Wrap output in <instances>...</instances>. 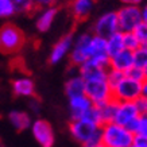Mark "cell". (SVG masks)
<instances>
[{"mask_svg":"<svg viewBox=\"0 0 147 147\" xmlns=\"http://www.w3.org/2000/svg\"><path fill=\"white\" fill-rule=\"evenodd\" d=\"M101 144L104 147H128L132 144L134 134L123 125L109 121L100 127Z\"/></svg>","mask_w":147,"mask_h":147,"instance_id":"obj_1","label":"cell"},{"mask_svg":"<svg viewBox=\"0 0 147 147\" xmlns=\"http://www.w3.org/2000/svg\"><path fill=\"white\" fill-rule=\"evenodd\" d=\"M26 36L13 23H5L0 27V51L4 54L18 53L24 46Z\"/></svg>","mask_w":147,"mask_h":147,"instance_id":"obj_2","label":"cell"},{"mask_svg":"<svg viewBox=\"0 0 147 147\" xmlns=\"http://www.w3.org/2000/svg\"><path fill=\"white\" fill-rule=\"evenodd\" d=\"M85 96L96 107H101L112 100V89L107 84L105 78L85 81Z\"/></svg>","mask_w":147,"mask_h":147,"instance_id":"obj_3","label":"cell"},{"mask_svg":"<svg viewBox=\"0 0 147 147\" xmlns=\"http://www.w3.org/2000/svg\"><path fill=\"white\" fill-rule=\"evenodd\" d=\"M142 85L143 82L124 76L112 89V98L116 101H135L142 96Z\"/></svg>","mask_w":147,"mask_h":147,"instance_id":"obj_4","label":"cell"},{"mask_svg":"<svg viewBox=\"0 0 147 147\" xmlns=\"http://www.w3.org/2000/svg\"><path fill=\"white\" fill-rule=\"evenodd\" d=\"M116 16L121 32L132 31L136 24L143 22L139 5H123L119 11H116Z\"/></svg>","mask_w":147,"mask_h":147,"instance_id":"obj_5","label":"cell"},{"mask_svg":"<svg viewBox=\"0 0 147 147\" xmlns=\"http://www.w3.org/2000/svg\"><path fill=\"white\" fill-rule=\"evenodd\" d=\"M90 36H92V34H89V32H82L73 40V46H71L70 53H69L71 65L78 67L89 58L88 49H89Z\"/></svg>","mask_w":147,"mask_h":147,"instance_id":"obj_6","label":"cell"},{"mask_svg":"<svg viewBox=\"0 0 147 147\" xmlns=\"http://www.w3.org/2000/svg\"><path fill=\"white\" fill-rule=\"evenodd\" d=\"M31 132L35 140L42 147H53L55 142L53 127L45 119H36L35 121H31Z\"/></svg>","mask_w":147,"mask_h":147,"instance_id":"obj_7","label":"cell"},{"mask_svg":"<svg viewBox=\"0 0 147 147\" xmlns=\"http://www.w3.org/2000/svg\"><path fill=\"white\" fill-rule=\"evenodd\" d=\"M89 58L90 61L97 63L100 66L108 69L109 67V55L107 53V42L105 38H101L98 35H92L89 42Z\"/></svg>","mask_w":147,"mask_h":147,"instance_id":"obj_8","label":"cell"},{"mask_svg":"<svg viewBox=\"0 0 147 147\" xmlns=\"http://www.w3.org/2000/svg\"><path fill=\"white\" fill-rule=\"evenodd\" d=\"M117 31H120V30H119V23H117L116 12H113V11L102 13L101 16H98L97 20L93 24L94 35H98L101 38H105V39L109 35H112V34H115Z\"/></svg>","mask_w":147,"mask_h":147,"instance_id":"obj_9","label":"cell"},{"mask_svg":"<svg viewBox=\"0 0 147 147\" xmlns=\"http://www.w3.org/2000/svg\"><path fill=\"white\" fill-rule=\"evenodd\" d=\"M100 127L93 123L88 121L86 119H77V120H71L69 125V132L77 142L81 144L85 143L88 139H90L96 132H97Z\"/></svg>","mask_w":147,"mask_h":147,"instance_id":"obj_10","label":"cell"},{"mask_svg":"<svg viewBox=\"0 0 147 147\" xmlns=\"http://www.w3.org/2000/svg\"><path fill=\"white\" fill-rule=\"evenodd\" d=\"M136 116H139V112L135 107L134 101H117L115 116H113L112 121L125 127L131 120H134Z\"/></svg>","mask_w":147,"mask_h":147,"instance_id":"obj_11","label":"cell"},{"mask_svg":"<svg viewBox=\"0 0 147 147\" xmlns=\"http://www.w3.org/2000/svg\"><path fill=\"white\" fill-rule=\"evenodd\" d=\"M73 40H74L73 35L71 34H66L53 46V49L50 51V57H49V61L51 65L61 62L63 58L70 53V49L73 46Z\"/></svg>","mask_w":147,"mask_h":147,"instance_id":"obj_12","label":"cell"},{"mask_svg":"<svg viewBox=\"0 0 147 147\" xmlns=\"http://www.w3.org/2000/svg\"><path fill=\"white\" fill-rule=\"evenodd\" d=\"M93 104L85 94L80 96H74V97L69 98V109H70L71 120H77V119H82L84 115L90 109Z\"/></svg>","mask_w":147,"mask_h":147,"instance_id":"obj_13","label":"cell"},{"mask_svg":"<svg viewBox=\"0 0 147 147\" xmlns=\"http://www.w3.org/2000/svg\"><path fill=\"white\" fill-rule=\"evenodd\" d=\"M105 73H107V69H105V67L94 63L93 61H90V59H86L82 65L78 66V74L84 78V81L105 78Z\"/></svg>","mask_w":147,"mask_h":147,"instance_id":"obj_14","label":"cell"},{"mask_svg":"<svg viewBox=\"0 0 147 147\" xmlns=\"http://www.w3.org/2000/svg\"><path fill=\"white\" fill-rule=\"evenodd\" d=\"M132 66H134L132 51H129L127 49H123L121 51H119L117 54H115V55H112L109 58V67L121 71V73H125Z\"/></svg>","mask_w":147,"mask_h":147,"instance_id":"obj_15","label":"cell"},{"mask_svg":"<svg viewBox=\"0 0 147 147\" xmlns=\"http://www.w3.org/2000/svg\"><path fill=\"white\" fill-rule=\"evenodd\" d=\"M12 92L19 97H31L35 93V84L27 76L18 77L12 81Z\"/></svg>","mask_w":147,"mask_h":147,"instance_id":"obj_16","label":"cell"},{"mask_svg":"<svg viewBox=\"0 0 147 147\" xmlns=\"http://www.w3.org/2000/svg\"><path fill=\"white\" fill-rule=\"evenodd\" d=\"M94 5V0H71L70 12L76 20L88 18Z\"/></svg>","mask_w":147,"mask_h":147,"instance_id":"obj_17","label":"cell"},{"mask_svg":"<svg viewBox=\"0 0 147 147\" xmlns=\"http://www.w3.org/2000/svg\"><path fill=\"white\" fill-rule=\"evenodd\" d=\"M57 8L55 7H46L42 9V12L39 13V16L36 19V28L40 32H46L50 30V27L53 26L54 19L57 16Z\"/></svg>","mask_w":147,"mask_h":147,"instance_id":"obj_18","label":"cell"},{"mask_svg":"<svg viewBox=\"0 0 147 147\" xmlns=\"http://www.w3.org/2000/svg\"><path fill=\"white\" fill-rule=\"evenodd\" d=\"M65 93H66L67 98L74 97V96H80V94H85V81L80 74L71 76L67 78L65 82Z\"/></svg>","mask_w":147,"mask_h":147,"instance_id":"obj_19","label":"cell"},{"mask_svg":"<svg viewBox=\"0 0 147 147\" xmlns=\"http://www.w3.org/2000/svg\"><path fill=\"white\" fill-rule=\"evenodd\" d=\"M8 120L13 128L18 131H24L31 125V117L24 111H11L8 115Z\"/></svg>","mask_w":147,"mask_h":147,"instance_id":"obj_20","label":"cell"},{"mask_svg":"<svg viewBox=\"0 0 147 147\" xmlns=\"http://www.w3.org/2000/svg\"><path fill=\"white\" fill-rule=\"evenodd\" d=\"M105 42H107V53L109 55V58L124 49V45H123V32L121 31H117L115 34L109 35L105 39Z\"/></svg>","mask_w":147,"mask_h":147,"instance_id":"obj_21","label":"cell"},{"mask_svg":"<svg viewBox=\"0 0 147 147\" xmlns=\"http://www.w3.org/2000/svg\"><path fill=\"white\" fill-rule=\"evenodd\" d=\"M125 128L129 129L132 134L146 135L147 136V115H139L134 120H131L128 124L125 125Z\"/></svg>","mask_w":147,"mask_h":147,"instance_id":"obj_22","label":"cell"},{"mask_svg":"<svg viewBox=\"0 0 147 147\" xmlns=\"http://www.w3.org/2000/svg\"><path fill=\"white\" fill-rule=\"evenodd\" d=\"M116 105L117 101L116 100H109L108 102H105L104 105H101L100 108V113H101V119H102V124L104 123H109L113 120V116H115V111H116Z\"/></svg>","mask_w":147,"mask_h":147,"instance_id":"obj_23","label":"cell"},{"mask_svg":"<svg viewBox=\"0 0 147 147\" xmlns=\"http://www.w3.org/2000/svg\"><path fill=\"white\" fill-rule=\"evenodd\" d=\"M132 61L134 66L147 70V46H140L132 51Z\"/></svg>","mask_w":147,"mask_h":147,"instance_id":"obj_24","label":"cell"},{"mask_svg":"<svg viewBox=\"0 0 147 147\" xmlns=\"http://www.w3.org/2000/svg\"><path fill=\"white\" fill-rule=\"evenodd\" d=\"M124 77V73H121L119 70H115V69H111V67H108L107 69V73H105V81H107V84L109 85V88L113 89L116 85L120 82V80Z\"/></svg>","mask_w":147,"mask_h":147,"instance_id":"obj_25","label":"cell"},{"mask_svg":"<svg viewBox=\"0 0 147 147\" xmlns=\"http://www.w3.org/2000/svg\"><path fill=\"white\" fill-rule=\"evenodd\" d=\"M16 13L13 0H0V19L9 18Z\"/></svg>","mask_w":147,"mask_h":147,"instance_id":"obj_26","label":"cell"},{"mask_svg":"<svg viewBox=\"0 0 147 147\" xmlns=\"http://www.w3.org/2000/svg\"><path fill=\"white\" fill-rule=\"evenodd\" d=\"M132 34L136 36V39L139 40L140 46H147V23L140 22L139 24L135 26L132 30Z\"/></svg>","mask_w":147,"mask_h":147,"instance_id":"obj_27","label":"cell"},{"mask_svg":"<svg viewBox=\"0 0 147 147\" xmlns=\"http://www.w3.org/2000/svg\"><path fill=\"white\" fill-rule=\"evenodd\" d=\"M82 119H86L88 121L98 125V127H101L102 125V119H101V113H100V108L96 107V105H92L90 109L85 113Z\"/></svg>","mask_w":147,"mask_h":147,"instance_id":"obj_28","label":"cell"},{"mask_svg":"<svg viewBox=\"0 0 147 147\" xmlns=\"http://www.w3.org/2000/svg\"><path fill=\"white\" fill-rule=\"evenodd\" d=\"M124 76L129 77L135 81H139V82H144L147 81V70L146 69H140V67H136V66H132L131 69L124 73Z\"/></svg>","mask_w":147,"mask_h":147,"instance_id":"obj_29","label":"cell"},{"mask_svg":"<svg viewBox=\"0 0 147 147\" xmlns=\"http://www.w3.org/2000/svg\"><path fill=\"white\" fill-rule=\"evenodd\" d=\"M123 45H124V49L129 50V51H134L138 47H140V43L136 39V36L132 34V31L123 32Z\"/></svg>","mask_w":147,"mask_h":147,"instance_id":"obj_30","label":"cell"},{"mask_svg":"<svg viewBox=\"0 0 147 147\" xmlns=\"http://www.w3.org/2000/svg\"><path fill=\"white\" fill-rule=\"evenodd\" d=\"M13 5H15L16 12H20V13L32 12L36 8L32 0H13Z\"/></svg>","mask_w":147,"mask_h":147,"instance_id":"obj_31","label":"cell"},{"mask_svg":"<svg viewBox=\"0 0 147 147\" xmlns=\"http://www.w3.org/2000/svg\"><path fill=\"white\" fill-rule=\"evenodd\" d=\"M98 146H101V132H100V129L90 139H88L85 143H82V147H98Z\"/></svg>","mask_w":147,"mask_h":147,"instance_id":"obj_32","label":"cell"},{"mask_svg":"<svg viewBox=\"0 0 147 147\" xmlns=\"http://www.w3.org/2000/svg\"><path fill=\"white\" fill-rule=\"evenodd\" d=\"M134 104L136 107V109H138L139 115H147V97L140 96V97H138L135 100Z\"/></svg>","mask_w":147,"mask_h":147,"instance_id":"obj_33","label":"cell"},{"mask_svg":"<svg viewBox=\"0 0 147 147\" xmlns=\"http://www.w3.org/2000/svg\"><path fill=\"white\" fill-rule=\"evenodd\" d=\"M132 146L134 147H147V136L146 135L134 134V138H132Z\"/></svg>","mask_w":147,"mask_h":147,"instance_id":"obj_34","label":"cell"},{"mask_svg":"<svg viewBox=\"0 0 147 147\" xmlns=\"http://www.w3.org/2000/svg\"><path fill=\"white\" fill-rule=\"evenodd\" d=\"M35 7H40V8H46V7H53L59 1V0H32Z\"/></svg>","mask_w":147,"mask_h":147,"instance_id":"obj_35","label":"cell"},{"mask_svg":"<svg viewBox=\"0 0 147 147\" xmlns=\"http://www.w3.org/2000/svg\"><path fill=\"white\" fill-rule=\"evenodd\" d=\"M143 0H121V3H124V5H140Z\"/></svg>","mask_w":147,"mask_h":147,"instance_id":"obj_36","label":"cell"},{"mask_svg":"<svg viewBox=\"0 0 147 147\" xmlns=\"http://www.w3.org/2000/svg\"><path fill=\"white\" fill-rule=\"evenodd\" d=\"M140 13H142V20L147 23V7L146 5L143 8H140Z\"/></svg>","mask_w":147,"mask_h":147,"instance_id":"obj_37","label":"cell"},{"mask_svg":"<svg viewBox=\"0 0 147 147\" xmlns=\"http://www.w3.org/2000/svg\"><path fill=\"white\" fill-rule=\"evenodd\" d=\"M142 96L143 97H147V81H144L142 85Z\"/></svg>","mask_w":147,"mask_h":147,"instance_id":"obj_38","label":"cell"},{"mask_svg":"<svg viewBox=\"0 0 147 147\" xmlns=\"http://www.w3.org/2000/svg\"><path fill=\"white\" fill-rule=\"evenodd\" d=\"M38 105H39L38 102L32 101V104H31V108H32V109H34V111H35V109H36V111H38V108H39V107H38Z\"/></svg>","mask_w":147,"mask_h":147,"instance_id":"obj_39","label":"cell"},{"mask_svg":"<svg viewBox=\"0 0 147 147\" xmlns=\"http://www.w3.org/2000/svg\"><path fill=\"white\" fill-rule=\"evenodd\" d=\"M128 147H134V146H132V144H131V146H128Z\"/></svg>","mask_w":147,"mask_h":147,"instance_id":"obj_40","label":"cell"},{"mask_svg":"<svg viewBox=\"0 0 147 147\" xmlns=\"http://www.w3.org/2000/svg\"><path fill=\"white\" fill-rule=\"evenodd\" d=\"M98 147H104V146H102V144H101V146H98Z\"/></svg>","mask_w":147,"mask_h":147,"instance_id":"obj_41","label":"cell"},{"mask_svg":"<svg viewBox=\"0 0 147 147\" xmlns=\"http://www.w3.org/2000/svg\"><path fill=\"white\" fill-rule=\"evenodd\" d=\"M0 147H1V146H0Z\"/></svg>","mask_w":147,"mask_h":147,"instance_id":"obj_42","label":"cell"}]
</instances>
